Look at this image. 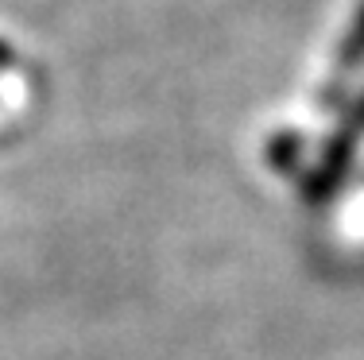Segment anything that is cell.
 <instances>
[{
  "label": "cell",
  "instance_id": "6da1fadb",
  "mask_svg": "<svg viewBox=\"0 0 364 360\" xmlns=\"http://www.w3.org/2000/svg\"><path fill=\"white\" fill-rule=\"evenodd\" d=\"M360 136H364V97L357 101L353 116L345 120L341 132L333 136V143H329V151H326L322 167H318V178H314V186H310V198H326V194L333 190L337 182H341L345 167H349L353 151H357V143H360Z\"/></svg>",
  "mask_w": 364,
  "mask_h": 360
},
{
  "label": "cell",
  "instance_id": "7a4b0ae2",
  "mask_svg": "<svg viewBox=\"0 0 364 360\" xmlns=\"http://www.w3.org/2000/svg\"><path fill=\"white\" fill-rule=\"evenodd\" d=\"M360 58H364V12H360L357 28H353L349 43H345V55H341V70H345V66H353V62H360Z\"/></svg>",
  "mask_w": 364,
  "mask_h": 360
},
{
  "label": "cell",
  "instance_id": "3957f363",
  "mask_svg": "<svg viewBox=\"0 0 364 360\" xmlns=\"http://www.w3.org/2000/svg\"><path fill=\"white\" fill-rule=\"evenodd\" d=\"M0 62H4V47H0Z\"/></svg>",
  "mask_w": 364,
  "mask_h": 360
}]
</instances>
